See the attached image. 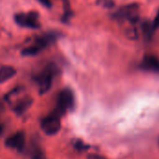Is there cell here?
Segmentation results:
<instances>
[{
	"mask_svg": "<svg viewBox=\"0 0 159 159\" xmlns=\"http://www.w3.org/2000/svg\"><path fill=\"white\" fill-rule=\"evenodd\" d=\"M98 4L103 7H106V8H111L115 6V3L113 0H99Z\"/></svg>",
	"mask_w": 159,
	"mask_h": 159,
	"instance_id": "obj_12",
	"label": "cell"
},
{
	"mask_svg": "<svg viewBox=\"0 0 159 159\" xmlns=\"http://www.w3.org/2000/svg\"><path fill=\"white\" fill-rule=\"evenodd\" d=\"M143 67L150 71H159V60L154 55H147L143 60Z\"/></svg>",
	"mask_w": 159,
	"mask_h": 159,
	"instance_id": "obj_8",
	"label": "cell"
},
{
	"mask_svg": "<svg viewBox=\"0 0 159 159\" xmlns=\"http://www.w3.org/2000/svg\"><path fill=\"white\" fill-rule=\"evenodd\" d=\"M88 159H106L104 157L101 156V155H97V154H90L88 156Z\"/></svg>",
	"mask_w": 159,
	"mask_h": 159,
	"instance_id": "obj_13",
	"label": "cell"
},
{
	"mask_svg": "<svg viewBox=\"0 0 159 159\" xmlns=\"http://www.w3.org/2000/svg\"><path fill=\"white\" fill-rule=\"evenodd\" d=\"M42 49L41 47H39L37 44H35L34 46H30L25 48L24 49H22L21 54L24 56H32V55H35L37 53H39V51Z\"/></svg>",
	"mask_w": 159,
	"mask_h": 159,
	"instance_id": "obj_10",
	"label": "cell"
},
{
	"mask_svg": "<svg viewBox=\"0 0 159 159\" xmlns=\"http://www.w3.org/2000/svg\"><path fill=\"white\" fill-rule=\"evenodd\" d=\"M33 103V99L29 96L23 97L22 99L19 100L13 106V111L16 115L21 116L23 115L32 105Z\"/></svg>",
	"mask_w": 159,
	"mask_h": 159,
	"instance_id": "obj_7",
	"label": "cell"
},
{
	"mask_svg": "<svg viewBox=\"0 0 159 159\" xmlns=\"http://www.w3.org/2000/svg\"><path fill=\"white\" fill-rule=\"evenodd\" d=\"M75 147L76 150L78 151H86L89 148V146L88 144H86L83 141L81 140H77L75 143Z\"/></svg>",
	"mask_w": 159,
	"mask_h": 159,
	"instance_id": "obj_11",
	"label": "cell"
},
{
	"mask_svg": "<svg viewBox=\"0 0 159 159\" xmlns=\"http://www.w3.org/2000/svg\"><path fill=\"white\" fill-rule=\"evenodd\" d=\"M0 111H1V105H0Z\"/></svg>",
	"mask_w": 159,
	"mask_h": 159,
	"instance_id": "obj_16",
	"label": "cell"
},
{
	"mask_svg": "<svg viewBox=\"0 0 159 159\" xmlns=\"http://www.w3.org/2000/svg\"><path fill=\"white\" fill-rule=\"evenodd\" d=\"M16 75V70L12 66H3L0 68V83H4Z\"/></svg>",
	"mask_w": 159,
	"mask_h": 159,
	"instance_id": "obj_9",
	"label": "cell"
},
{
	"mask_svg": "<svg viewBox=\"0 0 159 159\" xmlns=\"http://www.w3.org/2000/svg\"><path fill=\"white\" fill-rule=\"evenodd\" d=\"M4 132V126L0 123V135Z\"/></svg>",
	"mask_w": 159,
	"mask_h": 159,
	"instance_id": "obj_15",
	"label": "cell"
},
{
	"mask_svg": "<svg viewBox=\"0 0 159 159\" xmlns=\"http://www.w3.org/2000/svg\"><path fill=\"white\" fill-rule=\"evenodd\" d=\"M61 124L60 116H57L55 113H52L51 115L46 116L41 121V128L42 130L48 136H52L57 134L61 129Z\"/></svg>",
	"mask_w": 159,
	"mask_h": 159,
	"instance_id": "obj_3",
	"label": "cell"
},
{
	"mask_svg": "<svg viewBox=\"0 0 159 159\" xmlns=\"http://www.w3.org/2000/svg\"><path fill=\"white\" fill-rule=\"evenodd\" d=\"M14 20L17 24L22 27L28 28H37L39 26L38 23V13L35 11L25 13H18L14 16Z\"/></svg>",
	"mask_w": 159,
	"mask_h": 159,
	"instance_id": "obj_4",
	"label": "cell"
},
{
	"mask_svg": "<svg viewBox=\"0 0 159 159\" xmlns=\"http://www.w3.org/2000/svg\"><path fill=\"white\" fill-rule=\"evenodd\" d=\"M52 79H53V72L48 68L45 69L35 77V81L38 85L40 94H45L50 89L52 85Z\"/></svg>",
	"mask_w": 159,
	"mask_h": 159,
	"instance_id": "obj_5",
	"label": "cell"
},
{
	"mask_svg": "<svg viewBox=\"0 0 159 159\" xmlns=\"http://www.w3.org/2000/svg\"><path fill=\"white\" fill-rule=\"evenodd\" d=\"M74 106H75L74 93L72 92L71 89H64L59 94L57 106L53 113H55L59 116H64L68 111L73 110Z\"/></svg>",
	"mask_w": 159,
	"mask_h": 159,
	"instance_id": "obj_1",
	"label": "cell"
},
{
	"mask_svg": "<svg viewBox=\"0 0 159 159\" xmlns=\"http://www.w3.org/2000/svg\"><path fill=\"white\" fill-rule=\"evenodd\" d=\"M139 14H140L139 5L136 3H132L120 7L116 12L115 17L118 20L134 23L139 20Z\"/></svg>",
	"mask_w": 159,
	"mask_h": 159,
	"instance_id": "obj_2",
	"label": "cell"
},
{
	"mask_svg": "<svg viewBox=\"0 0 159 159\" xmlns=\"http://www.w3.org/2000/svg\"><path fill=\"white\" fill-rule=\"evenodd\" d=\"M5 145L7 148L17 150L19 152H21L24 145H25V135L23 131H18L11 136H9L5 141Z\"/></svg>",
	"mask_w": 159,
	"mask_h": 159,
	"instance_id": "obj_6",
	"label": "cell"
},
{
	"mask_svg": "<svg viewBox=\"0 0 159 159\" xmlns=\"http://www.w3.org/2000/svg\"><path fill=\"white\" fill-rule=\"evenodd\" d=\"M153 24H154V27H155V28L159 27V11L157 12V16H156V18H155V20H154Z\"/></svg>",
	"mask_w": 159,
	"mask_h": 159,
	"instance_id": "obj_14",
	"label": "cell"
}]
</instances>
